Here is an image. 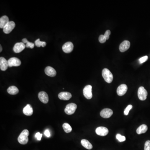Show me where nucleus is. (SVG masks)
Masks as SVG:
<instances>
[{
  "instance_id": "f257e3e1",
  "label": "nucleus",
  "mask_w": 150,
  "mask_h": 150,
  "mask_svg": "<svg viewBox=\"0 0 150 150\" xmlns=\"http://www.w3.org/2000/svg\"><path fill=\"white\" fill-rule=\"evenodd\" d=\"M29 132L28 130H24L21 133L18 138V140L20 144L22 145H25L28 143L29 141Z\"/></svg>"
},
{
  "instance_id": "f03ea898",
  "label": "nucleus",
  "mask_w": 150,
  "mask_h": 150,
  "mask_svg": "<svg viewBox=\"0 0 150 150\" xmlns=\"http://www.w3.org/2000/svg\"><path fill=\"white\" fill-rule=\"evenodd\" d=\"M102 76L104 78L105 81L107 83H111L113 80V75L111 72L107 68H104L103 69V71L102 72Z\"/></svg>"
},
{
  "instance_id": "7ed1b4c3",
  "label": "nucleus",
  "mask_w": 150,
  "mask_h": 150,
  "mask_svg": "<svg viewBox=\"0 0 150 150\" xmlns=\"http://www.w3.org/2000/svg\"><path fill=\"white\" fill-rule=\"evenodd\" d=\"M77 108V106L76 104L74 103H71L66 106L64 111L65 114L71 115L74 114Z\"/></svg>"
},
{
  "instance_id": "20e7f679",
  "label": "nucleus",
  "mask_w": 150,
  "mask_h": 150,
  "mask_svg": "<svg viewBox=\"0 0 150 150\" xmlns=\"http://www.w3.org/2000/svg\"><path fill=\"white\" fill-rule=\"evenodd\" d=\"M92 88V86L91 85H87L84 87L83 90V94L84 97L87 99H91L93 97Z\"/></svg>"
},
{
  "instance_id": "39448f33",
  "label": "nucleus",
  "mask_w": 150,
  "mask_h": 150,
  "mask_svg": "<svg viewBox=\"0 0 150 150\" xmlns=\"http://www.w3.org/2000/svg\"><path fill=\"white\" fill-rule=\"evenodd\" d=\"M148 92L145 88L143 86H141L138 88V98L141 101H144L147 99Z\"/></svg>"
},
{
  "instance_id": "423d86ee",
  "label": "nucleus",
  "mask_w": 150,
  "mask_h": 150,
  "mask_svg": "<svg viewBox=\"0 0 150 150\" xmlns=\"http://www.w3.org/2000/svg\"><path fill=\"white\" fill-rule=\"evenodd\" d=\"M8 66L11 67L13 66H18L21 65V61L18 58L16 57H13L10 58L8 60Z\"/></svg>"
},
{
  "instance_id": "0eeeda50",
  "label": "nucleus",
  "mask_w": 150,
  "mask_h": 150,
  "mask_svg": "<svg viewBox=\"0 0 150 150\" xmlns=\"http://www.w3.org/2000/svg\"><path fill=\"white\" fill-rule=\"evenodd\" d=\"M16 24L13 21H9L6 26L3 29L4 33L6 34H8L12 31V30L15 28Z\"/></svg>"
},
{
  "instance_id": "6e6552de",
  "label": "nucleus",
  "mask_w": 150,
  "mask_h": 150,
  "mask_svg": "<svg viewBox=\"0 0 150 150\" xmlns=\"http://www.w3.org/2000/svg\"><path fill=\"white\" fill-rule=\"evenodd\" d=\"M73 44L71 42H67L63 45L62 49L64 52L68 53L71 52L73 49Z\"/></svg>"
},
{
  "instance_id": "1a4fd4ad",
  "label": "nucleus",
  "mask_w": 150,
  "mask_h": 150,
  "mask_svg": "<svg viewBox=\"0 0 150 150\" xmlns=\"http://www.w3.org/2000/svg\"><path fill=\"white\" fill-rule=\"evenodd\" d=\"M109 132L108 128L105 127H99L96 130V133L100 136H106L108 134Z\"/></svg>"
},
{
  "instance_id": "9d476101",
  "label": "nucleus",
  "mask_w": 150,
  "mask_h": 150,
  "mask_svg": "<svg viewBox=\"0 0 150 150\" xmlns=\"http://www.w3.org/2000/svg\"><path fill=\"white\" fill-rule=\"evenodd\" d=\"M26 47V45L23 42L17 43L14 45L13 50L16 53H19L22 52Z\"/></svg>"
},
{
  "instance_id": "9b49d317",
  "label": "nucleus",
  "mask_w": 150,
  "mask_h": 150,
  "mask_svg": "<svg viewBox=\"0 0 150 150\" xmlns=\"http://www.w3.org/2000/svg\"><path fill=\"white\" fill-rule=\"evenodd\" d=\"M113 114V111L111 109H105L102 110L100 112V115L102 117L108 119Z\"/></svg>"
},
{
  "instance_id": "f8f14e48",
  "label": "nucleus",
  "mask_w": 150,
  "mask_h": 150,
  "mask_svg": "<svg viewBox=\"0 0 150 150\" xmlns=\"http://www.w3.org/2000/svg\"><path fill=\"white\" fill-rule=\"evenodd\" d=\"M39 100L44 104H47L49 101V96L47 93L44 91L39 92L38 95Z\"/></svg>"
},
{
  "instance_id": "ddd939ff",
  "label": "nucleus",
  "mask_w": 150,
  "mask_h": 150,
  "mask_svg": "<svg viewBox=\"0 0 150 150\" xmlns=\"http://www.w3.org/2000/svg\"><path fill=\"white\" fill-rule=\"evenodd\" d=\"M128 87L126 85L123 84L120 85L117 89V93L119 96H124L126 93Z\"/></svg>"
},
{
  "instance_id": "4468645a",
  "label": "nucleus",
  "mask_w": 150,
  "mask_h": 150,
  "mask_svg": "<svg viewBox=\"0 0 150 150\" xmlns=\"http://www.w3.org/2000/svg\"><path fill=\"white\" fill-rule=\"evenodd\" d=\"M130 47V43L128 41H124L120 44L119 46V50L120 52H124L129 49Z\"/></svg>"
},
{
  "instance_id": "2eb2a0df",
  "label": "nucleus",
  "mask_w": 150,
  "mask_h": 150,
  "mask_svg": "<svg viewBox=\"0 0 150 150\" xmlns=\"http://www.w3.org/2000/svg\"><path fill=\"white\" fill-rule=\"evenodd\" d=\"M58 97L60 100L67 101L72 97V95L69 92H62L58 94Z\"/></svg>"
},
{
  "instance_id": "dca6fc26",
  "label": "nucleus",
  "mask_w": 150,
  "mask_h": 150,
  "mask_svg": "<svg viewBox=\"0 0 150 150\" xmlns=\"http://www.w3.org/2000/svg\"><path fill=\"white\" fill-rule=\"evenodd\" d=\"M8 67V62L4 57L0 58V68L1 71H5Z\"/></svg>"
},
{
  "instance_id": "f3484780",
  "label": "nucleus",
  "mask_w": 150,
  "mask_h": 150,
  "mask_svg": "<svg viewBox=\"0 0 150 150\" xmlns=\"http://www.w3.org/2000/svg\"><path fill=\"white\" fill-rule=\"evenodd\" d=\"M45 74L50 77H54L56 75V71L53 68L48 66L45 69Z\"/></svg>"
},
{
  "instance_id": "a211bd4d",
  "label": "nucleus",
  "mask_w": 150,
  "mask_h": 150,
  "mask_svg": "<svg viewBox=\"0 0 150 150\" xmlns=\"http://www.w3.org/2000/svg\"><path fill=\"white\" fill-rule=\"evenodd\" d=\"M24 114L27 116H31L33 114V109L30 104H27L23 109Z\"/></svg>"
},
{
  "instance_id": "6ab92c4d",
  "label": "nucleus",
  "mask_w": 150,
  "mask_h": 150,
  "mask_svg": "<svg viewBox=\"0 0 150 150\" xmlns=\"http://www.w3.org/2000/svg\"><path fill=\"white\" fill-rule=\"evenodd\" d=\"M9 22V18L7 16H3L0 18V28L3 29Z\"/></svg>"
},
{
  "instance_id": "aec40b11",
  "label": "nucleus",
  "mask_w": 150,
  "mask_h": 150,
  "mask_svg": "<svg viewBox=\"0 0 150 150\" xmlns=\"http://www.w3.org/2000/svg\"><path fill=\"white\" fill-rule=\"evenodd\" d=\"M148 130V127L145 124L141 125L136 130V133L138 134H141L142 133H145Z\"/></svg>"
},
{
  "instance_id": "412c9836",
  "label": "nucleus",
  "mask_w": 150,
  "mask_h": 150,
  "mask_svg": "<svg viewBox=\"0 0 150 150\" xmlns=\"http://www.w3.org/2000/svg\"><path fill=\"white\" fill-rule=\"evenodd\" d=\"M7 92L11 95H16L18 93L19 90L16 86H13L8 88Z\"/></svg>"
},
{
  "instance_id": "4be33fe9",
  "label": "nucleus",
  "mask_w": 150,
  "mask_h": 150,
  "mask_svg": "<svg viewBox=\"0 0 150 150\" xmlns=\"http://www.w3.org/2000/svg\"><path fill=\"white\" fill-rule=\"evenodd\" d=\"M81 143L84 148L88 149L91 150L93 148V146L90 143L89 141L86 139H83L81 140Z\"/></svg>"
},
{
  "instance_id": "5701e85b",
  "label": "nucleus",
  "mask_w": 150,
  "mask_h": 150,
  "mask_svg": "<svg viewBox=\"0 0 150 150\" xmlns=\"http://www.w3.org/2000/svg\"><path fill=\"white\" fill-rule=\"evenodd\" d=\"M63 128L64 131L66 133L71 132L72 130V128L71 126V125L68 123H64L63 125Z\"/></svg>"
},
{
  "instance_id": "b1692460",
  "label": "nucleus",
  "mask_w": 150,
  "mask_h": 150,
  "mask_svg": "<svg viewBox=\"0 0 150 150\" xmlns=\"http://www.w3.org/2000/svg\"><path fill=\"white\" fill-rule=\"evenodd\" d=\"M35 45L38 47H40L41 46L44 47L46 45V43L45 42L41 41L39 39H38L35 41Z\"/></svg>"
},
{
  "instance_id": "393cba45",
  "label": "nucleus",
  "mask_w": 150,
  "mask_h": 150,
  "mask_svg": "<svg viewBox=\"0 0 150 150\" xmlns=\"http://www.w3.org/2000/svg\"><path fill=\"white\" fill-rule=\"evenodd\" d=\"M116 138L120 142H124V141H125V140H126V138L124 136L121 135L120 134H119V133L116 135Z\"/></svg>"
},
{
  "instance_id": "a878e982",
  "label": "nucleus",
  "mask_w": 150,
  "mask_h": 150,
  "mask_svg": "<svg viewBox=\"0 0 150 150\" xmlns=\"http://www.w3.org/2000/svg\"><path fill=\"white\" fill-rule=\"evenodd\" d=\"M132 105H128L126 108H125L124 111V114L125 115V116L128 115V114H129V112L130 111L131 109H132Z\"/></svg>"
},
{
  "instance_id": "bb28decb",
  "label": "nucleus",
  "mask_w": 150,
  "mask_h": 150,
  "mask_svg": "<svg viewBox=\"0 0 150 150\" xmlns=\"http://www.w3.org/2000/svg\"><path fill=\"white\" fill-rule=\"evenodd\" d=\"M99 42L101 43H102V44H103V43L106 42V41L107 40L106 38L103 35H100V36L99 37Z\"/></svg>"
},
{
  "instance_id": "cd10ccee",
  "label": "nucleus",
  "mask_w": 150,
  "mask_h": 150,
  "mask_svg": "<svg viewBox=\"0 0 150 150\" xmlns=\"http://www.w3.org/2000/svg\"><path fill=\"white\" fill-rule=\"evenodd\" d=\"M144 150H150V140L146 142L144 146Z\"/></svg>"
},
{
  "instance_id": "c85d7f7f",
  "label": "nucleus",
  "mask_w": 150,
  "mask_h": 150,
  "mask_svg": "<svg viewBox=\"0 0 150 150\" xmlns=\"http://www.w3.org/2000/svg\"><path fill=\"white\" fill-rule=\"evenodd\" d=\"M148 56H146H146H143V57L139 59V62H140V64L143 63L145 61H146L148 60Z\"/></svg>"
},
{
  "instance_id": "c756f323",
  "label": "nucleus",
  "mask_w": 150,
  "mask_h": 150,
  "mask_svg": "<svg viewBox=\"0 0 150 150\" xmlns=\"http://www.w3.org/2000/svg\"><path fill=\"white\" fill-rule=\"evenodd\" d=\"M111 32L110 30H107L105 32V34L104 35V36L106 38V40L109 39L110 35L111 34Z\"/></svg>"
},
{
  "instance_id": "7c9ffc66",
  "label": "nucleus",
  "mask_w": 150,
  "mask_h": 150,
  "mask_svg": "<svg viewBox=\"0 0 150 150\" xmlns=\"http://www.w3.org/2000/svg\"><path fill=\"white\" fill-rule=\"evenodd\" d=\"M34 44L33 43H31L30 42L27 43L26 44V48H30L31 49H33L34 47Z\"/></svg>"
},
{
  "instance_id": "2f4dec72",
  "label": "nucleus",
  "mask_w": 150,
  "mask_h": 150,
  "mask_svg": "<svg viewBox=\"0 0 150 150\" xmlns=\"http://www.w3.org/2000/svg\"><path fill=\"white\" fill-rule=\"evenodd\" d=\"M42 137V134L40 133L39 132L37 133L36 134V135H35V137L37 138L38 140H41Z\"/></svg>"
},
{
  "instance_id": "473e14b6",
  "label": "nucleus",
  "mask_w": 150,
  "mask_h": 150,
  "mask_svg": "<svg viewBox=\"0 0 150 150\" xmlns=\"http://www.w3.org/2000/svg\"><path fill=\"white\" fill-rule=\"evenodd\" d=\"M44 134L47 137H50V133L49 130L48 129L46 130L44 132Z\"/></svg>"
},
{
  "instance_id": "72a5a7b5",
  "label": "nucleus",
  "mask_w": 150,
  "mask_h": 150,
  "mask_svg": "<svg viewBox=\"0 0 150 150\" xmlns=\"http://www.w3.org/2000/svg\"><path fill=\"white\" fill-rule=\"evenodd\" d=\"M29 41L27 40L26 39L24 38V39H22V42L24 44H26L27 43L29 42Z\"/></svg>"
},
{
  "instance_id": "f704fd0d",
  "label": "nucleus",
  "mask_w": 150,
  "mask_h": 150,
  "mask_svg": "<svg viewBox=\"0 0 150 150\" xmlns=\"http://www.w3.org/2000/svg\"><path fill=\"white\" fill-rule=\"evenodd\" d=\"M0 47H1V49H1L0 50V52H1L2 51V47L1 45H0Z\"/></svg>"
}]
</instances>
